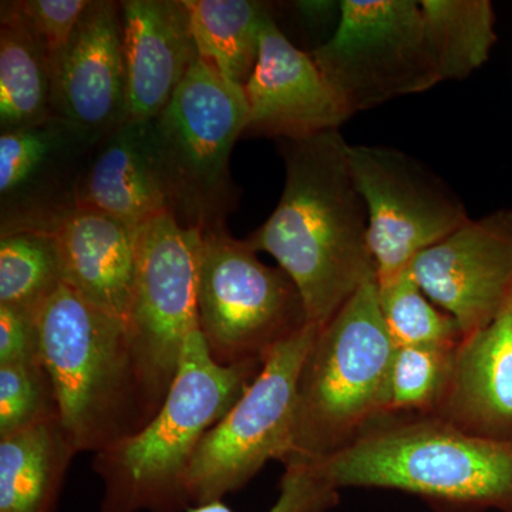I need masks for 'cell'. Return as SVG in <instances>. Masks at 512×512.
Returning a JSON list of instances; mask_svg holds the SVG:
<instances>
[{
  "label": "cell",
  "instance_id": "6da1fadb",
  "mask_svg": "<svg viewBox=\"0 0 512 512\" xmlns=\"http://www.w3.org/2000/svg\"><path fill=\"white\" fill-rule=\"evenodd\" d=\"M279 143L284 192L247 241L274 256L301 292L309 325L322 329L360 286L377 279L366 205L339 130Z\"/></svg>",
  "mask_w": 512,
  "mask_h": 512
},
{
  "label": "cell",
  "instance_id": "7a4b0ae2",
  "mask_svg": "<svg viewBox=\"0 0 512 512\" xmlns=\"http://www.w3.org/2000/svg\"><path fill=\"white\" fill-rule=\"evenodd\" d=\"M308 461L339 491H402L436 512H512V440L433 416L384 417L338 453Z\"/></svg>",
  "mask_w": 512,
  "mask_h": 512
},
{
  "label": "cell",
  "instance_id": "3957f363",
  "mask_svg": "<svg viewBox=\"0 0 512 512\" xmlns=\"http://www.w3.org/2000/svg\"><path fill=\"white\" fill-rule=\"evenodd\" d=\"M264 363L224 366L200 329L188 336L163 406L143 429L94 454L100 512H185L187 476L202 439L254 382Z\"/></svg>",
  "mask_w": 512,
  "mask_h": 512
},
{
  "label": "cell",
  "instance_id": "277c9868",
  "mask_svg": "<svg viewBox=\"0 0 512 512\" xmlns=\"http://www.w3.org/2000/svg\"><path fill=\"white\" fill-rule=\"evenodd\" d=\"M37 329L60 423L79 453H100L146 426L124 319L62 284Z\"/></svg>",
  "mask_w": 512,
  "mask_h": 512
},
{
  "label": "cell",
  "instance_id": "5b68a950",
  "mask_svg": "<svg viewBox=\"0 0 512 512\" xmlns=\"http://www.w3.org/2000/svg\"><path fill=\"white\" fill-rule=\"evenodd\" d=\"M396 349L373 279L316 333L299 375L289 460L332 456L387 416Z\"/></svg>",
  "mask_w": 512,
  "mask_h": 512
},
{
  "label": "cell",
  "instance_id": "8992f818",
  "mask_svg": "<svg viewBox=\"0 0 512 512\" xmlns=\"http://www.w3.org/2000/svg\"><path fill=\"white\" fill-rule=\"evenodd\" d=\"M150 123L170 214L202 235L227 229L238 202L229 160L248 126L244 87L198 57Z\"/></svg>",
  "mask_w": 512,
  "mask_h": 512
},
{
  "label": "cell",
  "instance_id": "52a82bcc",
  "mask_svg": "<svg viewBox=\"0 0 512 512\" xmlns=\"http://www.w3.org/2000/svg\"><path fill=\"white\" fill-rule=\"evenodd\" d=\"M197 322L208 352L224 366L264 363L305 329V303L291 276L269 266L248 244L224 231L202 235Z\"/></svg>",
  "mask_w": 512,
  "mask_h": 512
},
{
  "label": "cell",
  "instance_id": "ba28073f",
  "mask_svg": "<svg viewBox=\"0 0 512 512\" xmlns=\"http://www.w3.org/2000/svg\"><path fill=\"white\" fill-rule=\"evenodd\" d=\"M202 234L170 212L137 228L136 278L124 323L147 423L163 406L197 322Z\"/></svg>",
  "mask_w": 512,
  "mask_h": 512
},
{
  "label": "cell",
  "instance_id": "9c48e42d",
  "mask_svg": "<svg viewBox=\"0 0 512 512\" xmlns=\"http://www.w3.org/2000/svg\"><path fill=\"white\" fill-rule=\"evenodd\" d=\"M339 25L311 56L350 116L441 82L417 0H343Z\"/></svg>",
  "mask_w": 512,
  "mask_h": 512
},
{
  "label": "cell",
  "instance_id": "30bf717a",
  "mask_svg": "<svg viewBox=\"0 0 512 512\" xmlns=\"http://www.w3.org/2000/svg\"><path fill=\"white\" fill-rule=\"evenodd\" d=\"M318 330L308 325L279 343L238 402L205 434L187 476L191 505L224 500L269 461L291 458L299 375Z\"/></svg>",
  "mask_w": 512,
  "mask_h": 512
},
{
  "label": "cell",
  "instance_id": "8fae6325",
  "mask_svg": "<svg viewBox=\"0 0 512 512\" xmlns=\"http://www.w3.org/2000/svg\"><path fill=\"white\" fill-rule=\"evenodd\" d=\"M349 165L366 205L379 286L471 220L456 192L396 148L350 144Z\"/></svg>",
  "mask_w": 512,
  "mask_h": 512
},
{
  "label": "cell",
  "instance_id": "7c38bea8",
  "mask_svg": "<svg viewBox=\"0 0 512 512\" xmlns=\"http://www.w3.org/2000/svg\"><path fill=\"white\" fill-rule=\"evenodd\" d=\"M409 269L427 298L456 319L463 338L473 335L512 299V210L468 221Z\"/></svg>",
  "mask_w": 512,
  "mask_h": 512
},
{
  "label": "cell",
  "instance_id": "4fadbf2b",
  "mask_svg": "<svg viewBox=\"0 0 512 512\" xmlns=\"http://www.w3.org/2000/svg\"><path fill=\"white\" fill-rule=\"evenodd\" d=\"M96 141L60 117L0 133V235L46 232L76 207L84 164Z\"/></svg>",
  "mask_w": 512,
  "mask_h": 512
},
{
  "label": "cell",
  "instance_id": "5bb4252c",
  "mask_svg": "<svg viewBox=\"0 0 512 512\" xmlns=\"http://www.w3.org/2000/svg\"><path fill=\"white\" fill-rule=\"evenodd\" d=\"M49 72L55 116L96 143L121 126L127 84L120 2L90 0Z\"/></svg>",
  "mask_w": 512,
  "mask_h": 512
},
{
  "label": "cell",
  "instance_id": "9a60e30c",
  "mask_svg": "<svg viewBox=\"0 0 512 512\" xmlns=\"http://www.w3.org/2000/svg\"><path fill=\"white\" fill-rule=\"evenodd\" d=\"M248 101L245 133L282 140H305L339 130L350 119L338 94L311 53L298 49L276 25L262 29L258 62L244 86Z\"/></svg>",
  "mask_w": 512,
  "mask_h": 512
},
{
  "label": "cell",
  "instance_id": "2e32d148",
  "mask_svg": "<svg viewBox=\"0 0 512 512\" xmlns=\"http://www.w3.org/2000/svg\"><path fill=\"white\" fill-rule=\"evenodd\" d=\"M126 121H151L198 59L184 0H123Z\"/></svg>",
  "mask_w": 512,
  "mask_h": 512
},
{
  "label": "cell",
  "instance_id": "e0dca14e",
  "mask_svg": "<svg viewBox=\"0 0 512 512\" xmlns=\"http://www.w3.org/2000/svg\"><path fill=\"white\" fill-rule=\"evenodd\" d=\"M431 416L474 436L512 440V299L490 325L458 343Z\"/></svg>",
  "mask_w": 512,
  "mask_h": 512
},
{
  "label": "cell",
  "instance_id": "ac0fdd59",
  "mask_svg": "<svg viewBox=\"0 0 512 512\" xmlns=\"http://www.w3.org/2000/svg\"><path fill=\"white\" fill-rule=\"evenodd\" d=\"M76 207L103 212L131 228L170 212L150 121H124L94 144L77 185Z\"/></svg>",
  "mask_w": 512,
  "mask_h": 512
},
{
  "label": "cell",
  "instance_id": "d6986e66",
  "mask_svg": "<svg viewBox=\"0 0 512 512\" xmlns=\"http://www.w3.org/2000/svg\"><path fill=\"white\" fill-rule=\"evenodd\" d=\"M63 284L101 311L126 318L137 262V228L90 208L74 207L50 222Z\"/></svg>",
  "mask_w": 512,
  "mask_h": 512
},
{
  "label": "cell",
  "instance_id": "ffe728a7",
  "mask_svg": "<svg viewBox=\"0 0 512 512\" xmlns=\"http://www.w3.org/2000/svg\"><path fill=\"white\" fill-rule=\"evenodd\" d=\"M77 453L60 419L0 439V512H55Z\"/></svg>",
  "mask_w": 512,
  "mask_h": 512
},
{
  "label": "cell",
  "instance_id": "44dd1931",
  "mask_svg": "<svg viewBox=\"0 0 512 512\" xmlns=\"http://www.w3.org/2000/svg\"><path fill=\"white\" fill-rule=\"evenodd\" d=\"M198 57L244 87L254 72L271 6L256 0H184Z\"/></svg>",
  "mask_w": 512,
  "mask_h": 512
},
{
  "label": "cell",
  "instance_id": "7402d4cb",
  "mask_svg": "<svg viewBox=\"0 0 512 512\" xmlns=\"http://www.w3.org/2000/svg\"><path fill=\"white\" fill-rule=\"evenodd\" d=\"M53 116L45 52L9 2L0 6V133Z\"/></svg>",
  "mask_w": 512,
  "mask_h": 512
},
{
  "label": "cell",
  "instance_id": "603a6c76",
  "mask_svg": "<svg viewBox=\"0 0 512 512\" xmlns=\"http://www.w3.org/2000/svg\"><path fill=\"white\" fill-rule=\"evenodd\" d=\"M420 3L441 82L466 79L487 62L497 43V19L490 0Z\"/></svg>",
  "mask_w": 512,
  "mask_h": 512
},
{
  "label": "cell",
  "instance_id": "cb8c5ba5",
  "mask_svg": "<svg viewBox=\"0 0 512 512\" xmlns=\"http://www.w3.org/2000/svg\"><path fill=\"white\" fill-rule=\"evenodd\" d=\"M62 284V261L52 234L0 235V306L37 316Z\"/></svg>",
  "mask_w": 512,
  "mask_h": 512
},
{
  "label": "cell",
  "instance_id": "d4e9b609",
  "mask_svg": "<svg viewBox=\"0 0 512 512\" xmlns=\"http://www.w3.org/2000/svg\"><path fill=\"white\" fill-rule=\"evenodd\" d=\"M456 346H397L387 416H431L446 393Z\"/></svg>",
  "mask_w": 512,
  "mask_h": 512
},
{
  "label": "cell",
  "instance_id": "484cf974",
  "mask_svg": "<svg viewBox=\"0 0 512 512\" xmlns=\"http://www.w3.org/2000/svg\"><path fill=\"white\" fill-rule=\"evenodd\" d=\"M380 308L396 346H456L463 332L416 284L410 269L379 286Z\"/></svg>",
  "mask_w": 512,
  "mask_h": 512
},
{
  "label": "cell",
  "instance_id": "4316f807",
  "mask_svg": "<svg viewBox=\"0 0 512 512\" xmlns=\"http://www.w3.org/2000/svg\"><path fill=\"white\" fill-rule=\"evenodd\" d=\"M53 419L59 407L43 362L0 366V439Z\"/></svg>",
  "mask_w": 512,
  "mask_h": 512
},
{
  "label": "cell",
  "instance_id": "83f0119b",
  "mask_svg": "<svg viewBox=\"0 0 512 512\" xmlns=\"http://www.w3.org/2000/svg\"><path fill=\"white\" fill-rule=\"evenodd\" d=\"M275 504L266 512H328L339 504V490L308 460L293 458L284 464ZM185 512H235L224 500L191 505Z\"/></svg>",
  "mask_w": 512,
  "mask_h": 512
},
{
  "label": "cell",
  "instance_id": "f1b7e54d",
  "mask_svg": "<svg viewBox=\"0 0 512 512\" xmlns=\"http://www.w3.org/2000/svg\"><path fill=\"white\" fill-rule=\"evenodd\" d=\"M90 0H19L9 2L25 23L29 32L45 52L47 63H52L64 47L82 18Z\"/></svg>",
  "mask_w": 512,
  "mask_h": 512
},
{
  "label": "cell",
  "instance_id": "f546056e",
  "mask_svg": "<svg viewBox=\"0 0 512 512\" xmlns=\"http://www.w3.org/2000/svg\"><path fill=\"white\" fill-rule=\"evenodd\" d=\"M42 362L37 316L0 306V366Z\"/></svg>",
  "mask_w": 512,
  "mask_h": 512
}]
</instances>
